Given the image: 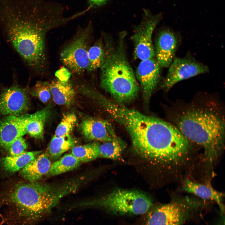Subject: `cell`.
Returning <instances> with one entry per match:
<instances>
[{"label":"cell","instance_id":"6da1fadb","mask_svg":"<svg viewBox=\"0 0 225 225\" xmlns=\"http://www.w3.org/2000/svg\"><path fill=\"white\" fill-rule=\"evenodd\" d=\"M43 0H0V26L8 42L35 73L48 72V33L74 18Z\"/></svg>","mask_w":225,"mask_h":225},{"label":"cell","instance_id":"7a4b0ae2","mask_svg":"<svg viewBox=\"0 0 225 225\" xmlns=\"http://www.w3.org/2000/svg\"><path fill=\"white\" fill-rule=\"evenodd\" d=\"M132 147L168 180L177 179L186 173L194 159L190 142L178 129L153 117L142 128Z\"/></svg>","mask_w":225,"mask_h":225},{"label":"cell","instance_id":"3957f363","mask_svg":"<svg viewBox=\"0 0 225 225\" xmlns=\"http://www.w3.org/2000/svg\"><path fill=\"white\" fill-rule=\"evenodd\" d=\"M77 190L72 179L60 183L17 182L0 194V220L8 225H34L63 198Z\"/></svg>","mask_w":225,"mask_h":225},{"label":"cell","instance_id":"277c9868","mask_svg":"<svg viewBox=\"0 0 225 225\" xmlns=\"http://www.w3.org/2000/svg\"><path fill=\"white\" fill-rule=\"evenodd\" d=\"M212 106H191L176 119L178 129L190 142L202 147L203 160L213 167L224 146L225 121L221 112Z\"/></svg>","mask_w":225,"mask_h":225},{"label":"cell","instance_id":"5b68a950","mask_svg":"<svg viewBox=\"0 0 225 225\" xmlns=\"http://www.w3.org/2000/svg\"><path fill=\"white\" fill-rule=\"evenodd\" d=\"M126 36L125 32H120L116 43L104 39L106 58L100 68L101 87L122 104L135 99L139 88L126 54Z\"/></svg>","mask_w":225,"mask_h":225},{"label":"cell","instance_id":"8992f818","mask_svg":"<svg viewBox=\"0 0 225 225\" xmlns=\"http://www.w3.org/2000/svg\"><path fill=\"white\" fill-rule=\"evenodd\" d=\"M147 195L135 190L118 189L100 198L82 202L76 207L102 208L119 214L141 215L146 213L152 205Z\"/></svg>","mask_w":225,"mask_h":225},{"label":"cell","instance_id":"52a82bcc","mask_svg":"<svg viewBox=\"0 0 225 225\" xmlns=\"http://www.w3.org/2000/svg\"><path fill=\"white\" fill-rule=\"evenodd\" d=\"M92 32L90 24L80 28L61 51L60 60L70 72L80 75L88 72L89 66L88 51Z\"/></svg>","mask_w":225,"mask_h":225},{"label":"cell","instance_id":"ba28073f","mask_svg":"<svg viewBox=\"0 0 225 225\" xmlns=\"http://www.w3.org/2000/svg\"><path fill=\"white\" fill-rule=\"evenodd\" d=\"M142 20L135 28L131 37L135 57L141 60L155 58L152 37L153 32L161 18L160 14L152 15L146 10Z\"/></svg>","mask_w":225,"mask_h":225},{"label":"cell","instance_id":"9c48e42d","mask_svg":"<svg viewBox=\"0 0 225 225\" xmlns=\"http://www.w3.org/2000/svg\"><path fill=\"white\" fill-rule=\"evenodd\" d=\"M182 201L160 205L149 212L145 225H182L188 216V206Z\"/></svg>","mask_w":225,"mask_h":225},{"label":"cell","instance_id":"30bf717a","mask_svg":"<svg viewBox=\"0 0 225 225\" xmlns=\"http://www.w3.org/2000/svg\"><path fill=\"white\" fill-rule=\"evenodd\" d=\"M169 67L161 85L167 91L179 81L209 71L207 65L190 58H175Z\"/></svg>","mask_w":225,"mask_h":225},{"label":"cell","instance_id":"8fae6325","mask_svg":"<svg viewBox=\"0 0 225 225\" xmlns=\"http://www.w3.org/2000/svg\"><path fill=\"white\" fill-rule=\"evenodd\" d=\"M29 104L27 90L14 84L4 89L0 95V114L22 115L28 110Z\"/></svg>","mask_w":225,"mask_h":225},{"label":"cell","instance_id":"7c38bea8","mask_svg":"<svg viewBox=\"0 0 225 225\" xmlns=\"http://www.w3.org/2000/svg\"><path fill=\"white\" fill-rule=\"evenodd\" d=\"M161 68L155 58L141 60L138 67L136 76L146 102L149 100L158 83Z\"/></svg>","mask_w":225,"mask_h":225},{"label":"cell","instance_id":"4fadbf2b","mask_svg":"<svg viewBox=\"0 0 225 225\" xmlns=\"http://www.w3.org/2000/svg\"><path fill=\"white\" fill-rule=\"evenodd\" d=\"M28 114L17 116L8 115L0 122V146L8 150L13 142L27 134Z\"/></svg>","mask_w":225,"mask_h":225},{"label":"cell","instance_id":"5bb4252c","mask_svg":"<svg viewBox=\"0 0 225 225\" xmlns=\"http://www.w3.org/2000/svg\"><path fill=\"white\" fill-rule=\"evenodd\" d=\"M80 130L84 138L89 140L111 141L118 138L111 124L101 119L85 118L81 123Z\"/></svg>","mask_w":225,"mask_h":225},{"label":"cell","instance_id":"9a60e30c","mask_svg":"<svg viewBox=\"0 0 225 225\" xmlns=\"http://www.w3.org/2000/svg\"><path fill=\"white\" fill-rule=\"evenodd\" d=\"M174 34L168 29L162 31L157 38L155 49L156 58L161 68L170 66L174 58L178 45Z\"/></svg>","mask_w":225,"mask_h":225},{"label":"cell","instance_id":"2e32d148","mask_svg":"<svg viewBox=\"0 0 225 225\" xmlns=\"http://www.w3.org/2000/svg\"><path fill=\"white\" fill-rule=\"evenodd\" d=\"M51 165V160L47 152H42L21 170L20 174L28 181H39L47 175Z\"/></svg>","mask_w":225,"mask_h":225},{"label":"cell","instance_id":"e0dca14e","mask_svg":"<svg viewBox=\"0 0 225 225\" xmlns=\"http://www.w3.org/2000/svg\"><path fill=\"white\" fill-rule=\"evenodd\" d=\"M182 189L185 192L192 193L203 199L214 201L218 205L221 211L224 212L222 193L215 190L210 185L200 183L187 179L183 183Z\"/></svg>","mask_w":225,"mask_h":225},{"label":"cell","instance_id":"ac0fdd59","mask_svg":"<svg viewBox=\"0 0 225 225\" xmlns=\"http://www.w3.org/2000/svg\"><path fill=\"white\" fill-rule=\"evenodd\" d=\"M49 86L51 96L55 103L60 105L68 106L73 102L75 92L68 80L63 81L57 78L52 81Z\"/></svg>","mask_w":225,"mask_h":225},{"label":"cell","instance_id":"d6986e66","mask_svg":"<svg viewBox=\"0 0 225 225\" xmlns=\"http://www.w3.org/2000/svg\"><path fill=\"white\" fill-rule=\"evenodd\" d=\"M42 152V150L25 151L17 156L2 157L0 158V166L5 172L13 173L21 170Z\"/></svg>","mask_w":225,"mask_h":225},{"label":"cell","instance_id":"ffe728a7","mask_svg":"<svg viewBox=\"0 0 225 225\" xmlns=\"http://www.w3.org/2000/svg\"><path fill=\"white\" fill-rule=\"evenodd\" d=\"M51 105L32 114H28L26 131L31 137L40 139L43 138L45 122L51 113Z\"/></svg>","mask_w":225,"mask_h":225},{"label":"cell","instance_id":"44dd1931","mask_svg":"<svg viewBox=\"0 0 225 225\" xmlns=\"http://www.w3.org/2000/svg\"><path fill=\"white\" fill-rule=\"evenodd\" d=\"M76 143L75 139L70 134L61 137L54 135L47 152L51 160L56 161L64 152L75 146Z\"/></svg>","mask_w":225,"mask_h":225},{"label":"cell","instance_id":"7402d4cb","mask_svg":"<svg viewBox=\"0 0 225 225\" xmlns=\"http://www.w3.org/2000/svg\"><path fill=\"white\" fill-rule=\"evenodd\" d=\"M99 144L93 141L85 145L75 146L71 149V153L81 162H88L100 158Z\"/></svg>","mask_w":225,"mask_h":225},{"label":"cell","instance_id":"603a6c76","mask_svg":"<svg viewBox=\"0 0 225 225\" xmlns=\"http://www.w3.org/2000/svg\"><path fill=\"white\" fill-rule=\"evenodd\" d=\"M82 163L71 153L66 154L52 164L46 175L52 177L66 172L78 167Z\"/></svg>","mask_w":225,"mask_h":225},{"label":"cell","instance_id":"cb8c5ba5","mask_svg":"<svg viewBox=\"0 0 225 225\" xmlns=\"http://www.w3.org/2000/svg\"><path fill=\"white\" fill-rule=\"evenodd\" d=\"M102 38L90 46L88 51L89 66L88 72L100 68L103 64L106 58V52Z\"/></svg>","mask_w":225,"mask_h":225},{"label":"cell","instance_id":"d4e9b609","mask_svg":"<svg viewBox=\"0 0 225 225\" xmlns=\"http://www.w3.org/2000/svg\"><path fill=\"white\" fill-rule=\"evenodd\" d=\"M77 121L76 115L73 113L65 115L58 126L54 136L61 137L70 135Z\"/></svg>","mask_w":225,"mask_h":225},{"label":"cell","instance_id":"484cf974","mask_svg":"<svg viewBox=\"0 0 225 225\" xmlns=\"http://www.w3.org/2000/svg\"><path fill=\"white\" fill-rule=\"evenodd\" d=\"M49 85L50 83L47 82H37L31 90V94L38 98L42 102L47 103L52 96Z\"/></svg>","mask_w":225,"mask_h":225},{"label":"cell","instance_id":"4316f807","mask_svg":"<svg viewBox=\"0 0 225 225\" xmlns=\"http://www.w3.org/2000/svg\"><path fill=\"white\" fill-rule=\"evenodd\" d=\"M28 145L25 139L22 137L16 139L12 143L8 151L9 155L15 156L20 155L27 149Z\"/></svg>","mask_w":225,"mask_h":225},{"label":"cell","instance_id":"83f0119b","mask_svg":"<svg viewBox=\"0 0 225 225\" xmlns=\"http://www.w3.org/2000/svg\"><path fill=\"white\" fill-rule=\"evenodd\" d=\"M108 0H88L90 5L92 6H98L102 5Z\"/></svg>","mask_w":225,"mask_h":225}]
</instances>
